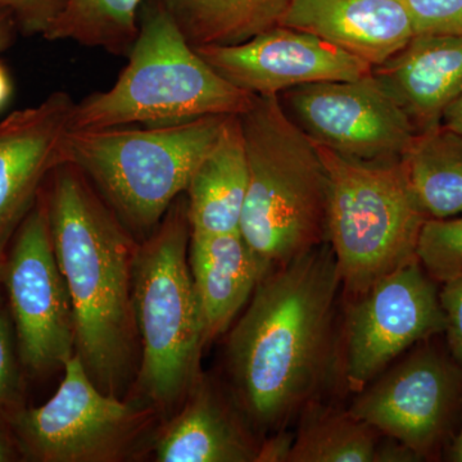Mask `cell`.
Wrapping results in <instances>:
<instances>
[{
	"instance_id": "obj_1",
	"label": "cell",
	"mask_w": 462,
	"mask_h": 462,
	"mask_svg": "<svg viewBox=\"0 0 462 462\" xmlns=\"http://www.w3.org/2000/svg\"><path fill=\"white\" fill-rule=\"evenodd\" d=\"M342 296L329 243L258 282L227 340L236 404L252 428L284 430L340 378Z\"/></svg>"
},
{
	"instance_id": "obj_6",
	"label": "cell",
	"mask_w": 462,
	"mask_h": 462,
	"mask_svg": "<svg viewBox=\"0 0 462 462\" xmlns=\"http://www.w3.org/2000/svg\"><path fill=\"white\" fill-rule=\"evenodd\" d=\"M187 197H179L136 251L133 305L141 340L136 383L160 409L187 398L200 375L205 322L188 261Z\"/></svg>"
},
{
	"instance_id": "obj_4",
	"label": "cell",
	"mask_w": 462,
	"mask_h": 462,
	"mask_svg": "<svg viewBox=\"0 0 462 462\" xmlns=\"http://www.w3.org/2000/svg\"><path fill=\"white\" fill-rule=\"evenodd\" d=\"M252 99L197 53L160 0H143L126 66L108 90L76 102L69 132L238 116Z\"/></svg>"
},
{
	"instance_id": "obj_15",
	"label": "cell",
	"mask_w": 462,
	"mask_h": 462,
	"mask_svg": "<svg viewBox=\"0 0 462 462\" xmlns=\"http://www.w3.org/2000/svg\"><path fill=\"white\" fill-rule=\"evenodd\" d=\"M279 26L312 33L373 69L415 36L401 0H291Z\"/></svg>"
},
{
	"instance_id": "obj_31",
	"label": "cell",
	"mask_w": 462,
	"mask_h": 462,
	"mask_svg": "<svg viewBox=\"0 0 462 462\" xmlns=\"http://www.w3.org/2000/svg\"><path fill=\"white\" fill-rule=\"evenodd\" d=\"M12 94V83L9 79L8 72L5 71V67L0 63V109L8 102L9 97Z\"/></svg>"
},
{
	"instance_id": "obj_25",
	"label": "cell",
	"mask_w": 462,
	"mask_h": 462,
	"mask_svg": "<svg viewBox=\"0 0 462 462\" xmlns=\"http://www.w3.org/2000/svg\"><path fill=\"white\" fill-rule=\"evenodd\" d=\"M415 35L462 36V0H401Z\"/></svg>"
},
{
	"instance_id": "obj_34",
	"label": "cell",
	"mask_w": 462,
	"mask_h": 462,
	"mask_svg": "<svg viewBox=\"0 0 462 462\" xmlns=\"http://www.w3.org/2000/svg\"><path fill=\"white\" fill-rule=\"evenodd\" d=\"M5 284V263H0V302H2V285Z\"/></svg>"
},
{
	"instance_id": "obj_23",
	"label": "cell",
	"mask_w": 462,
	"mask_h": 462,
	"mask_svg": "<svg viewBox=\"0 0 462 462\" xmlns=\"http://www.w3.org/2000/svg\"><path fill=\"white\" fill-rule=\"evenodd\" d=\"M142 5L143 0H67L42 39L127 57L138 36Z\"/></svg>"
},
{
	"instance_id": "obj_28",
	"label": "cell",
	"mask_w": 462,
	"mask_h": 462,
	"mask_svg": "<svg viewBox=\"0 0 462 462\" xmlns=\"http://www.w3.org/2000/svg\"><path fill=\"white\" fill-rule=\"evenodd\" d=\"M17 391L18 373L11 322L0 312V403L11 402L17 396Z\"/></svg>"
},
{
	"instance_id": "obj_20",
	"label": "cell",
	"mask_w": 462,
	"mask_h": 462,
	"mask_svg": "<svg viewBox=\"0 0 462 462\" xmlns=\"http://www.w3.org/2000/svg\"><path fill=\"white\" fill-rule=\"evenodd\" d=\"M194 48L234 45L279 26L291 0H160Z\"/></svg>"
},
{
	"instance_id": "obj_11",
	"label": "cell",
	"mask_w": 462,
	"mask_h": 462,
	"mask_svg": "<svg viewBox=\"0 0 462 462\" xmlns=\"http://www.w3.org/2000/svg\"><path fill=\"white\" fill-rule=\"evenodd\" d=\"M279 98L312 142L356 162L402 161L418 136L373 72L357 80L300 85Z\"/></svg>"
},
{
	"instance_id": "obj_8",
	"label": "cell",
	"mask_w": 462,
	"mask_h": 462,
	"mask_svg": "<svg viewBox=\"0 0 462 462\" xmlns=\"http://www.w3.org/2000/svg\"><path fill=\"white\" fill-rule=\"evenodd\" d=\"M340 380L357 394L413 346L446 331L439 284L418 261L345 300Z\"/></svg>"
},
{
	"instance_id": "obj_33",
	"label": "cell",
	"mask_w": 462,
	"mask_h": 462,
	"mask_svg": "<svg viewBox=\"0 0 462 462\" xmlns=\"http://www.w3.org/2000/svg\"><path fill=\"white\" fill-rule=\"evenodd\" d=\"M9 460V452L7 446H5V440L0 437V462Z\"/></svg>"
},
{
	"instance_id": "obj_14",
	"label": "cell",
	"mask_w": 462,
	"mask_h": 462,
	"mask_svg": "<svg viewBox=\"0 0 462 462\" xmlns=\"http://www.w3.org/2000/svg\"><path fill=\"white\" fill-rule=\"evenodd\" d=\"M75 105L71 94L58 90L0 121V256L63 161Z\"/></svg>"
},
{
	"instance_id": "obj_19",
	"label": "cell",
	"mask_w": 462,
	"mask_h": 462,
	"mask_svg": "<svg viewBox=\"0 0 462 462\" xmlns=\"http://www.w3.org/2000/svg\"><path fill=\"white\" fill-rule=\"evenodd\" d=\"M247 188L248 162L242 129L238 116H230L185 191L191 233L240 231Z\"/></svg>"
},
{
	"instance_id": "obj_5",
	"label": "cell",
	"mask_w": 462,
	"mask_h": 462,
	"mask_svg": "<svg viewBox=\"0 0 462 462\" xmlns=\"http://www.w3.org/2000/svg\"><path fill=\"white\" fill-rule=\"evenodd\" d=\"M229 117L69 132L62 156L87 176L130 233L149 236L187 191Z\"/></svg>"
},
{
	"instance_id": "obj_29",
	"label": "cell",
	"mask_w": 462,
	"mask_h": 462,
	"mask_svg": "<svg viewBox=\"0 0 462 462\" xmlns=\"http://www.w3.org/2000/svg\"><path fill=\"white\" fill-rule=\"evenodd\" d=\"M440 125L462 135V93L447 107Z\"/></svg>"
},
{
	"instance_id": "obj_18",
	"label": "cell",
	"mask_w": 462,
	"mask_h": 462,
	"mask_svg": "<svg viewBox=\"0 0 462 462\" xmlns=\"http://www.w3.org/2000/svg\"><path fill=\"white\" fill-rule=\"evenodd\" d=\"M188 261L209 343L229 329L270 269L240 231L190 233Z\"/></svg>"
},
{
	"instance_id": "obj_21",
	"label": "cell",
	"mask_w": 462,
	"mask_h": 462,
	"mask_svg": "<svg viewBox=\"0 0 462 462\" xmlns=\"http://www.w3.org/2000/svg\"><path fill=\"white\" fill-rule=\"evenodd\" d=\"M382 434L351 412L316 402L300 413L288 462H385Z\"/></svg>"
},
{
	"instance_id": "obj_26",
	"label": "cell",
	"mask_w": 462,
	"mask_h": 462,
	"mask_svg": "<svg viewBox=\"0 0 462 462\" xmlns=\"http://www.w3.org/2000/svg\"><path fill=\"white\" fill-rule=\"evenodd\" d=\"M67 0H0V9L8 12L21 32L42 36L50 32Z\"/></svg>"
},
{
	"instance_id": "obj_3",
	"label": "cell",
	"mask_w": 462,
	"mask_h": 462,
	"mask_svg": "<svg viewBox=\"0 0 462 462\" xmlns=\"http://www.w3.org/2000/svg\"><path fill=\"white\" fill-rule=\"evenodd\" d=\"M238 118L248 162L240 234L273 270L328 243L329 176L279 97L254 96Z\"/></svg>"
},
{
	"instance_id": "obj_10",
	"label": "cell",
	"mask_w": 462,
	"mask_h": 462,
	"mask_svg": "<svg viewBox=\"0 0 462 462\" xmlns=\"http://www.w3.org/2000/svg\"><path fill=\"white\" fill-rule=\"evenodd\" d=\"M54 396L21 412L16 430L32 457L44 462H111L124 458L149 410L97 387L78 355L63 366Z\"/></svg>"
},
{
	"instance_id": "obj_9",
	"label": "cell",
	"mask_w": 462,
	"mask_h": 462,
	"mask_svg": "<svg viewBox=\"0 0 462 462\" xmlns=\"http://www.w3.org/2000/svg\"><path fill=\"white\" fill-rule=\"evenodd\" d=\"M431 340L413 346L400 363L358 392L349 407L420 461L439 457L462 407V367Z\"/></svg>"
},
{
	"instance_id": "obj_24",
	"label": "cell",
	"mask_w": 462,
	"mask_h": 462,
	"mask_svg": "<svg viewBox=\"0 0 462 462\" xmlns=\"http://www.w3.org/2000/svg\"><path fill=\"white\" fill-rule=\"evenodd\" d=\"M418 260L438 284L462 275V216L430 218L422 226Z\"/></svg>"
},
{
	"instance_id": "obj_32",
	"label": "cell",
	"mask_w": 462,
	"mask_h": 462,
	"mask_svg": "<svg viewBox=\"0 0 462 462\" xmlns=\"http://www.w3.org/2000/svg\"><path fill=\"white\" fill-rule=\"evenodd\" d=\"M449 460L462 462V427L457 436L455 437L451 448H449Z\"/></svg>"
},
{
	"instance_id": "obj_12",
	"label": "cell",
	"mask_w": 462,
	"mask_h": 462,
	"mask_svg": "<svg viewBox=\"0 0 462 462\" xmlns=\"http://www.w3.org/2000/svg\"><path fill=\"white\" fill-rule=\"evenodd\" d=\"M5 285L23 365L35 373L65 366L76 354L74 307L58 266L44 197L14 236Z\"/></svg>"
},
{
	"instance_id": "obj_13",
	"label": "cell",
	"mask_w": 462,
	"mask_h": 462,
	"mask_svg": "<svg viewBox=\"0 0 462 462\" xmlns=\"http://www.w3.org/2000/svg\"><path fill=\"white\" fill-rule=\"evenodd\" d=\"M225 80L252 96L279 97L300 85L351 81L373 67L312 33L275 26L234 45L194 48Z\"/></svg>"
},
{
	"instance_id": "obj_2",
	"label": "cell",
	"mask_w": 462,
	"mask_h": 462,
	"mask_svg": "<svg viewBox=\"0 0 462 462\" xmlns=\"http://www.w3.org/2000/svg\"><path fill=\"white\" fill-rule=\"evenodd\" d=\"M42 194L58 266L74 307L76 354L97 387L121 398L138 374L133 234L80 170L60 161Z\"/></svg>"
},
{
	"instance_id": "obj_22",
	"label": "cell",
	"mask_w": 462,
	"mask_h": 462,
	"mask_svg": "<svg viewBox=\"0 0 462 462\" xmlns=\"http://www.w3.org/2000/svg\"><path fill=\"white\" fill-rule=\"evenodd\" d=\"M413 194L428 218L462 215V135L442 125L419 134L403 158Z\"/></svg>"
},
{
	"instance_id": "obj_17",
	"label": "cell",
	"mask_w": 462,
	"mask_h": 462,
	"mask_svg": "<svg viewBox=\"0 0 462 462\" xmlns=\"http://www.w3.org/2000/svg\"><path fill=\"white\" fill-rule=\"evenodd\" d=\"M214 384L200 378L156 443L158 462L257 461L261 445Z\"/></svg>"
},
{
	"instance_id": "obj_30",
	"label": "cell",
	"mask_w": 462,
	"mask_h": 462,
	"mask_svg": "<svg viewBox=\"0 0 462 462\" xmlns=\"http://www.w3.org/2000/svg\"><path fill=\"white\" fill-rule=\"evenodd\" d=\"M17 26L8 12L0 9V51L7 50Z\"/></svg>"
},
{
	"instance_id": "obj_7",
	"label": "cell",
	"mask_w": 462,
	"mask_h": 462,
	"mask_svg": "<svg viewBox=\"0 0 462 462\" xmlns=\"http://www.w3.org/2000/svg\"><path fill=\"white\" fill-rule=\"evenodd\" d=\"M316 147L329 176L328 243L342 297L348 300L418 261L419 238L430 218L413 194L403 160L356 162Z\"/></svg>"
},
{
	"instance_id": "obj_16",
	"label": "cell",
	"mask_w": 462,
	"mask_h": 462,
	"mask_svg": "<svg viewBox=\"0 0 462 462\" xmlns=\"http://www.w3.org/2000/svg\"><path fill=\"white\" fill-rule=\"evenodd\" d=\"M373 75L410 118L416 133L440 126L462 93V36L415 35Z\"/></svg>"
},
{
	"instance_id": "obj_27",
	"label": "cell",
	"mask_w": 462,
	"mask_h": 462,
	"mask_svg": "<svg viewBox=\"0 0 462 462\" xmlns=\"http://www.w3.org/2000/svg\"><path fill=\"white\" fill-rule=\"evenodd\" d=\"M439 298L446 315L447 346L462 367V275L442 284Z\"/></svg>"
}]
</instances>
